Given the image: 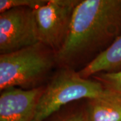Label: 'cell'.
I'll return each instance as SVG.
<instances>
[{
	"label": "cell",
	"mask_w": 121,
	"mask_h": 121,
	"mask_svg": "<svg viewBox=\"0 0 121 121\" xmlns=\"http://www.w3.org/2000/svg\"><path fill=\"white\" fill-rule=\"evenodd\" d=\"M121 36V0H81L68 37L56 54V67L79 71Z\"/></svg>",
	"instance_id": "cell-1"
},
{
	"label": "cell",
	"mask_w": 121,
	"mask_h": 121,
	"mask_svg": "<svg viewBox=\"0 0 121 121\" xmlns=\"http://www.w3.org/2000/svg\"><path fill=\"white\" fill-rule=\"evenodd\" d=\"M55 67L56 53L41 43L8 54L0 55V90L40 87Z\"/></svg>",
	"instance_id": "cell-2"
},
{
	"label": "cell",
	"mask_w": 121,
	"mask_h": 121,
	"mask_svg": "<svg viewBox=\"0 0 121 121\" xmlns=\"http://www.w3.org/2000/svg\"><path fill=\"white\" fill-rule=\"evenodd\" d=\"M58 69L44 88L33 121H45L71 102L95 98L108 92L107 89L93 78H82L73 69Z\"/></svg>",
	"instance_id": "cell-3"
},
{
	"label": "cell",
	"mask_w": 121,
	"mask_h": 121,
	"mask_svg": "<svg viewBox=\"0 0 121 121\" xmlns=\"http://www.w3.org/2000/svg\"><path fill=\"white\" fill-rule=\"evenodd\" d=\"M81 0H48L35 9L39 42L57 53L68 37L74 10Z\"/></svg>",
	"instance_id": "cell-4"
},
{
	"label": "cell",
	"mask_w": 121,
	"mask_h": 121,
	"mask_svg": "<svg viewBox=\"0 0 121 121\" xmlns=\"http://www.w3.org/2000/svg\"><path fill=\"white\" fill-rule=\"evenodd\" d=\"M39 43L35 9L14 8L0 13V54H8Z\"/></svg>",
	"instance_id": "cell-5"
},
{
	"label": "cell",
	"mask_w": 121,
	"mask_h": 121,
	"mask_svg": "<svg viewBox=\"0 0 121 121\" xmlns=\"http://www.w3.org/2000/svg\"><path fill=\"white\" fill-rule=\"evenodd\" d=\"M44 86L32 90L9 87L0 95V121H33Z\"/></svg>",
	"instance_id": "cell-6"
},
{
	"label": "cell",
	"mask_w": 121,
	"mask_h": 121,
	"mask_svg": "<svg viewBox=\"0 0 121 121\" xmlns=\"http://www.w3.org/2000/svg\"><path fill=\"white\" fill-rule=\"evenodd\" d=\"M84 110L88 121H121V95L108 90L102 96L87 99Z\"/></svg>",
	"instance_id": "cell-7"
},
{
	"label": "cell",
	"mask_w": 121,
	"mask_h": 121,
	"mask_svg": "<svg viewBox=\"0 0 121 121\" xmlns=\"http://www.w3.org/2000/svg\"><path fill=\"white\" fill-rule=\"evenodd\" d=\"M121 71V36L111 47L85 68L79 71L83 78H90L99 73H117Z\"/></svg>",
	"instance_id": "cell-8"
},
{
	"label": "cell",
	"mask_w": 121,
	"mask_h": 121,
	"mask_svg": "<svg viewBox=\"0 0 121 121\" xmlns=\"http://www.w3.org/2000/svg\"><path fill=\"white\" fill-rule=\"evenodd\" d=\"M91 78L99 82L104 88L121 95V71L117 73H99Z\"/></svg>",
	"instance_id": "cell-9"
},
{
	"label": "cell",
	"mask_w": 121,
	"mask_h": 121,
	"mask_svg": "<svg viewBox=\"0 0 121 121\" xmlns=\"http://www.w3.org/2000/svg\"><path fill=\"white\" fill-rule=\"evenodd\" d=\"M48 0H1L0 13L14 8H29L36 9L47 3Z\"/></svg>",
	"instance_id": "cell-10"
},
{
	"label": "cell",
	"mask_w": 121,
	"mask_h": 121,
	"mask_svg": "<svg viewBox=\"0 0 121 121\" xmlns=\"http://www.w3.org/2000/svg\"><path fill=\"white\" fill-rule=\"evenodd\" d=\"M58 121H88L87 119L85 110L77 111L68 116L61 118Z\"/></svg>",
	"instance_id": "cell-11"
}]
</instances>
